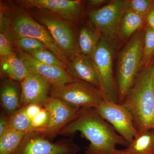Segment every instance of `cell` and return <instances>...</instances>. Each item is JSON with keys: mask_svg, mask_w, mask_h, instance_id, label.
<instances>
[{"mask_svg": "<svg viewBox=\"0 0 154 154\" xmlns=\"http://www.w3.org/2000/svg\"><path fill=\"white\" fill-rule=\"evenodd\" d=\"M77 132L90 141L85 148L86 154H116V146L127 147L129 144L94 108L80 109L77 118L65 126L59 134L67 135Z\"/></svg>", "mask_w": 154, "mask_h": 154, "instance_id": "obj_1", "label": "cell"}, {"mask_svg": "<svg viewBox=\"0 0 154 154\" xmlns=\"http://www.w3.org/2000/svg\"><path fill=\"white\" fill-rule=\"evenodd\" d=\"M121 104L131 114L138 131L154 130V61L139 73Z\"/></svg>", "mask_w": 154, "mask_h": 154, "instance_id": "obj_2", "label": "cell"}, {"mask_svg": "<svg viewBox=\"0 0 154 154\" xmlns=\"http://www.w3.org/2000/svg\"><path fill=\"white\" fill-rule=\"evenodd\" d=\"M145 32L135 33L119 54L117 66L118 103L121 104L132 88L142 65Z\"/></svg>", "mask_w": 154, "mask_h": 154, "instance_id": "obj_3", "label": "cell"}, {"mask_svg": "<svg viewBox=\"0 0 154 154\" xmlns=\"http://www.w3.org/2000/svg\"><path fill=\"white\" fill-rule=\"evenodd\" d=\"M13 12L8 25V33L11 39L29 37L37 39L45 44L68 67V60L58 47L47 29L27 12L19 9H14Z\"/></svg>", "mask_w": 154, "mask_h": 154, "instance_id": "obj_4", "label": "cell"}, {"mask_svg": "<svg viewBox=\"0 0 154 154\" xmlns=\"http://www.w3.org/2000/svg\"><path fill=\"white\" fill-rule=\"evenodd\" d=\"M49 96L60 99L70 107L79 109L96 108L107 99L100 89L80 80L62 86H51Z\"/></svg>", "mask_w": 154, "mask_h": 154, "instance_id": "obj_5", "label": "cell"}, {"mask_svg": "<svg viewBox=\"0 0 154 154\" xmlns=\"http://www.w3.org/2000/svg\"><path fill=\"white\" fill-rule=\"evenodd\" d=\"M30 15L49 31L57 45L68 59L78 53L73 23L49 11L33 8Z\"/></svg>", "mask_w": 154, "mask_h": 154, "instance_id": "obj_6", "label": "cell"}, {"mask_svg": "<svg viewBox=\"0 0 154 154\" xmlns=\"http://www.w3.org/2000/svg\"><path fill=\"white\" fill-rule=\"evenodd\" d=\"M115 44L114 39L102 36L93 60L99 75L101 91L108 100L118 103L117 85L113 75V59Z\"/></svg>", "mask_w": 154, "mask_h": 154, "instance_id": "obj_7", "label": "cell"}, {"mask_svg": "<svg viewBox=\"0 0 154 154\" xmlns=\"http://www.w3.org/2000/svg\"><path fill=\"white\" fill-rule=\"evenodd\" d=\"M81 148L72 139L52 142L36 132L27 133L17 149L11 154H77Z\"/></svg>", "mask_w": 154, "mask_h": 154, "instance_id": "obj_8", "label": "cell"}, {"mask_svg": "<svg viewBox=\"0 0 154 154\" xmlns=\"http://www.w3.org/2000/svg\"><path fill=\"white\" fill-rule=\"evenodd\" d=\"M94 109L128 143L137 134L132 116L122 104L105 99Z\"/></svg>", "mask_w": 154, "mask_h": 154, "instance_id": "obj_9", "label": "cell"}, {"mask_svg": "<svg viewBox=\"0 0 154 154\" xmlns=\"http://www.w3.org/2000/svg\"><path fill=\"white\" fill-rule=\"evenodd\" d=\"M127 1H110L107 5L90 14L89 18L92 25L102 36L114 39L119 28Z\"/></svg>", "mask_w": 154, "mask_h": 154, "instance_id": "obj_10", "label": "cell"}, {"mask_svg": "<svg viewBox=\"0 0 154 154\" xmlns=\"http://www.w3.org/2000/svg\"><path fill=\"white\" fill-rule=\"evenodd\" d=\"M43 106L48 110L49 120L43 131L38 133L50 140L54 139L65 126L75 119L80 110L70 107L60 99L50 96Z\"/></svg>", "mask_w": 154, "mask_h": 154, "instance_id": "obj_11", "label": "cell"}, {"mask_svg": "<svg viewBox=\"0 0 154 154\" xmlns=\"http://www.w3.org/2000/svg\"><path fill=\"white\" fill-rule=\"evenodd\" d=\"M25 8L45 10L68 22L73 23L82 15V3L75 0H27L19 1Z\"/></svg>", "mask_w": 154, "mask_h": 154, "instance_id": "obj_12", "label": "cell"}, {"mask_svg": "<svg viewBox=\"0 0 154 154\" xmlns=\"http://www.w3.org/2000/svg\"><path fill=\"white\" fill-rule=\"evenodd\" d=\"M14 47L17 55L25 63L29 72L41 77L51 86H62L79 80L72 76L66 70L39 62L27 53Z\"/></svg>", "mask_w": 154, "mask_h": 154, "instance_id": "obj_13", "label": "cell"}, {"mask_svg": "<svg viewBox=\"0 0 154 154\" xmlns=\"http://www.w3.org/2000/svg\"><path fill=\"white\" fill-rule=\"evenodd\" d=\"M22 106L32 103L43 106L49 96L51 85L38 75L30 73L21 82Z\"/></svg>", "mask_w": 154, "mask_h": 154, "instance_id": "obj_14", "label": "cell"}, {"mask_svg": "<svg viewBox=\"0 0 154 154\" xmlns=\"http://www.w3.org/2000/svg\"><path fill=\"white\" fill-rule=\"evenodd\" d=\"M68 61V72L72 76L100 89L99 75L93 60L78 52Z\"/></svg>", "mask_w": 154, "mask_h": 154, "instance_id": "obj_15", "label": "cell"}, {"mask_svg": "<svg viewBox=\"0 0 154 154\" xmlns=\"http://www.w3.org/2000/svg\"><path fill=\"white\" fill-rule=\"evenodd\" d=\"M11 79L1 83V104L3 112L9 118L22 107L21 102V85Z\"/></svg>", "mask_w": 154, "mask_h": 154, "instance_id": "obj_16", "label": "cell"}, {"mask_svg": "<svg viewBox=\"0 0 154 154\" xmlns=\"http://www.w3.org/2000/svg\"><path fill=\"white\" fill-rule=\"evenodd\" d=\"M116 154H154V130L138 131L126 148L117 149Z\"/></svg>", "mask_w": 154, "mask_h": 154, "instance_id": "obj_17", "label": "cell"}, {"mask_svg": "<svg viewBox=\"0 0 154 154\" xmlns=\"http://www.w3.org/2000/svg\"><path fill=\"white\" fill-rule=\"evenodd\" d=\"M102 35L94 26L85 25L80 28L78 37V52L93 60Z\"/></svg>", "mask_w": 154, "mask_h": 154, "instance_id": "obj_18", "label": "cell"}, {"mask_svg": "<svg viewBox=\"0 0 154 154\" xmlns=\"http://www.w3.org/2000/svg\"><path fill=\"white\" fill-rule=\"evenodd\" d=\"M1 70L9 79L21 83L30 73L17 53L1 58Z\"/></svg>", "mask_w": 154, "mask_h": 154, "instance_id": "obj_19", "label": "cell"}, {"mask_svg": "<svg viewBox=\"0 0 154 154\" xmlns=\"http://www.w3.org/2000/svg\"><path fill=\"white\" fill-rule=\"evenodd\" d=\"M26 134L8 127L0 136V154H11L22 142Z\"/></svg>", "mask_w": 154, "mask_h": 154, "instance_id": "obj_20", "label": "cell"}, {"mask_svg": "<svg viewBox=\"0 0 154 154\" xmlns=\"http://www.w3.org/2000/svg\"><path fill=\"white\" fill-rule=\"evenodd\" d=\"M143 19L141 15L125 10L119 28L122 36L125 39L129 38L141 26Z\"/></svg>", "mask_w": 154, "mask_h": 154, "instance_id": "obj_21", "label": "cell"}, {"mask_svg": "<svg viewBox=\"0 0 154 154\" xmlns=\"http://www.w3.org/2000/svg\"><path fill=\"white\" fill-rule=\"evenodd\" d=\"M27 54L39 62L63 69L68 72L66 65L48 48L38 50Z\"/></svg>", "mask_w": 154, "mask_h": 154, "instance_id": "obj_22", "label": "cell"}, {"mask_svg": "<svg viewBox=\"0 0 154 154\" xmlns=\"http://www.w3.org/2000/svg\"><path fill=\"white\" fill-rule=\"evenodd\" d=\"M8 127L26 134L31 130V120L23 107L19 108L9 118Z\"/></svg>", "mask_w": 154, "mask_h": 154, "instance_id": "obj_23", "label": "cell"}, {"mask_svg": "<svg viewBox=\"0 0 154 154\" xmlns=\"http://www.w3.org/2000/svg\"><path fill=\"white\" fill-rule=\"evenodd\" d=\"M11 39L14 47L19 48L27 53L48 48L47 46L41 41L31 37H21Z\"/></svg>", "mask_w": 154, "mask_h": 154, "instance_id": "obj_24", "label": "cell"}, {"mask_svg": "<svg viewBox=\"0 0 154 154\" xmlns=\"http://www.w3.org/2000/svg\"><path fill=\"white\" fill-rule=\"evenodd\" d=\"M154 54V30L147 26L145 32L142 65L147 67L151 63Z\"/></svg>", "mask_w": 154, "mask_h": 154, "instance_id": "obj_25", "label": "cell"}, {"mask_svg": "<svg viewBox=\"0 0 154 154\" xmlns=\"http://www.w3.org/2000/svg\"><path fill=\"white\" fill-rule=\"evenodd\" d=\"M153 2L149 0H131L127 1L125 10L132 11L144 17L150 11Z\"/></svg>", "mask_w": 154, "mask_h": 154, "instance_id": "obj_26", "label": "cell"}, {"mask_svg": "<svg viewBox=\"0 0 154 154\" xmlns=\"http://www.w3.org/2000/svg\"><path fill=\"white\" fill-rule=\"evenodd\" d=\"M49 113L43 106L41 111L31 120L30 131L41 133L47 125L49 120Z\"/></svg>", "mask_w": 154, "mask_h": 154, "instance_id": "obj_27", "label": "cell"}, {"mask_svg": "<svg viewBox=\"0 0 154 154\" xmlns=\"http://www.w3.org/2000/svg\"><path fill=\"white\" fill-rule=\"evenodd\" d=\"M16 52L8 32L0 33V57H5Z\"/></svg>", "mask_w": 154, "mask_h": 154, "instance_id": "obj_28", "label": "cell"}, {"mask_svg": "<svg viewBox=\"0 0 154 154\" xmlns=\"http://www.w3.org/2000/svg\"><path fill=\"white\" fill-rule=\"evenodd\" d=\"M25 112L30 120L36 116L41 111L43 105L38 103H32L22 106Z\"/></svg>", "mask_w": 154, "mask_h": 154, "instance_id": "obj_29", "label": "cell"}, {"mask_svg": "<svg viewBox=\"0 0 154 154\" xmlns=\"http://www.w3.org/2000/svg\"><path fill=\"white\" fill-rule=\"evenodd\" d=\"M9 118L3 112L0 116V136L3 134L8 127Z\"/></svg>", "mask_w": 154, "mask_h": 154, "instance_id": "obj_30", "label": "cell"}, {"mask_svg": "<svg viewBox=\"0 0 154 154\" xmlns=\"http://www.w3.org/2000/svg\"><path fill=\"white\" fill-rule=\"evenodd\" d=\"M153 5L152 8L147 15V22L148 26L154 30V6Z\"/></svg>", "mask_w": 154, "mask_h": 154, "instance_id": "obj_31", "label": "cell"}, {"mask_svg": "<svg viewBox=\"0 0 154 154\" xmlns=\"http://www.w3.org/2000/svg\"><path fill=\"white\" fill-rule=\"evenodd\" d=\"M105 0H91L88 1V5L90 7H97L106 2Z\"/></svg>", "mask_w": 154, "mask_h": 154, "instance_id": "obj_32", "label": "cell"}]
</instances>
